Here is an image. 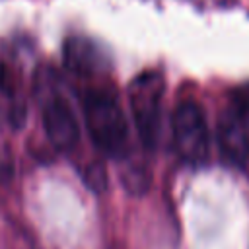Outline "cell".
Returning <instances> with one entry per match:
<instances>
[{"mask_svg": "<svg viewBox=\"0 0 249 249\" xmlns=\"http://www.w3.org/2000/svg\"><path fill=\"white\" fill-rule=\"evenodd\" d=\"M82 107L86 126L95 146L109 158H126L130 132L117 95L107 89H89L82 99Z\"/></svg>", "mask_w": 249, "mask_h": 249, "instance_id": "cell-1", "label": "cell"}, {"mask_svg": "<svg viewBox=\"0 0 249 249\" xmlns=\"http://www.w3.org/2000/svg\"><path fill=\"white\" fill-rule=\"evenodd\" d=\"M161 99L163 78L160 72H144L128 86V103L136 132L144 148H156L161 128Z\"/></svg>", "mask_w": 249, "mask_h": 249, "instance_id": "cell-2", "label": "cell"}, {"mask_svg": "<svg viewBox=\"0 0 249 249\" xmlns=\"http://www.w3.org/2000/svg\"><path fill=\"white\" fill-rule=\"evenodd\" d=\"M173 146L179 158L189 165H200L208 158L210 134L202 107L193 101H181L171 117Z\"/></svg>", "mask_w": 249, "mask_h": 249, "instance_id": "cell-3", "label": "cell"}, {"mask_svg": "<svg viewBox=\"0 0 249 249\" xmlns=\"http://www.w3.org/2000/svg\"><path fill=\"white\" fill-rule=\"evenodd\" d=\"M43 124L47 138L51 144L60 152H70L76 148L80 138L78 119L72 109V105L60 97L51 95L43 105Z\"/></svg>", "mask_w": 249, "mask_h": 249, "instance_id": "cell-4", "label": "cell"}, {"mask_svg": "<svg viewBox=\"0 0 249 249\" xmlns=\"http://www.w3.org/2000/svg\"><path fill=\"white\" fill-rule=\"evenodd\" d=\"M64 64L74 74L91 76L101 66V54L91 41L74 37L68 39L64 45Z\"/></svg>", "mask_w": 249, "mask_h": 249, "instance_id": "cell-5", "label": "cell"}, {"mask_svg": "<svg viewBox=\"0 0 249 249\" xmlns=\"http://www.w3.org/2000/svg\"><path fill=\"white\" fill-rule=\"evenodd\" d=\"M84 179H86V183H88V187L91 191H97V193L105 191V187H107V171H105L103 163H99V161L89 163L86 167V171H84Z\"/></svg>", "mask_w": 249, "mask_h": 249, "instance_id": "cell-6", "label": "cell"}]
</instances>
